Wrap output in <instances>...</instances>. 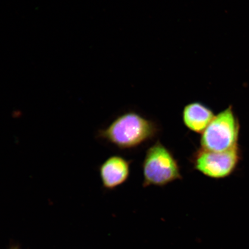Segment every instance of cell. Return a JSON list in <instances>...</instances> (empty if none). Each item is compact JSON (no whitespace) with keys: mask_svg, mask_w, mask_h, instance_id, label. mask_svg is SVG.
<instances>
[{"mask_svg":"<svg viewBox=\"0 0 249 249\" xmlns=\"http://www.w3.org/2000/svg\"><path fill=\"white\" fill-rule=\"evenodd\" d=\"M160 128L154 121L135 111L117 117L105 129L99 130L98 138L121 149H132L155 138Z\"/></svg>","mask_w":249,"mask_h":249,"instance_id":"6da1fadb","label":"cell"},{"mask_svg":"<svg viewBox=\"0 0 249 249\" xmlns=\"http://www.w3.org/2000/svg\"><path fill=\"white\" fill-rule=\"evenodd\" d=\"M143 186L163 187L182 179L178 160L169 149L157 141L148 149L142 163Z\"/></svg>","mask_w":249,"mask_h":249,"instance_id":"7a4b0ae2","label":"cell"},{"mask_svg":"<svg viewBox=\"0 0 249 249\" xmlns=\"http://www.w3.org/2000/svg\"><path fill=\"white\" fill-rule=\"evenodd\" d=\"M239 125L231 107L214 116L202 133L201 148L223 152L238 147Z\"/></svg>","mask_w":249,"mask_h":249,"instance_id":"3957f363","label":"cell"},{"mask_svg":"<svg viewBox=\"0 0 249 249\" xmlns=\"http://www.w3.org/2000/svg\"><path fill=\"white\" fill-rule=\"evenodd\" d=\"M240 160L238 147L223 152L201 148L192 158L195 169L211 178H225L231 174Z\"/></svg>","mask_w":249,"mask_h":249,"instance_id":"277c9868","label":"cell"},{"mask_svg":"<svg viewBox=\"0 0 249 249\" xmlns=\"http://www.w3.org/2000/svg\"><path fill=\"white\" fill-rule=\"evenodd\" d=\"M130 161L121 156L109 157L99 167V175L104 188L113 190L129 178Z\"/></svg>","mask_w":249,"mask_h":249,"instance_id":"5b68a950","label":"cell"},{"mask_svg":"<svg viewBox=\"0 0 249 249\" xmlns=\"http://www.w3.org/2000/svg\"><path fill=\"white\" fill-rule=\"evenodd\" d=\"M213 111L200 102H193L183 108L182 120L187 128L196 133H202L213 119Z\"/></svg>","mask_w":249,"mask_h":249,"instance_id":"8992f818","label":"cell"},{"mask_svg":"<svg viewBox=\"0 0 249 249\" xmlns=\"http://www.w3.org/2000/svg\"></svg>","mask_w":249,"mask_h":249,"instance_id":"52a82bcc","label":"cell"}]
</instances>
